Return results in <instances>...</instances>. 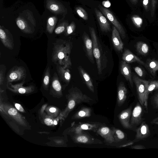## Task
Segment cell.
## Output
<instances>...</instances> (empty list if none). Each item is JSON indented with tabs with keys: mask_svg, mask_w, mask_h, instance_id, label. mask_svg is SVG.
<instances>
[{
	"mask_svg": "<svg viewBox=\"0 0 158 158\" xmlns=\"http://www.w3.org/2000/svg\"><path fill=\"white\" fill-rule=\"evenodd\" d=\"M158 89V81L153 80L149 82L145 91L144 97V105L148 113V101L149 94L152 91Z\"/></svg>",
	"mask_w": 158,
	"mask_h": 158,
	"instance_id": "cell-20",
	"label": "cell"
},
{
	"mask_svg": "<svg viewBox=\"0 0 158 158\" xmlns=\"http://www.w3.org/2000/svg\"><path fill=\"white\" fill-rule=\"evenodd\" d=\"M73 139L76 143L79 144H91L102 143L100 140L95 139L83 132L80 134L74 135Z\"/></svg>",
	"mask_w": 158,
	"mask_h": 158,
	"instance_id": "cell-8",
	"label": "cell"
},
{
	"mask_svg": "<svg viewBox=\"0 0 158 158\" xmlns=\"http://www.w3.org/2000/svg\"><path fill=\"white\" fill-rule=\"evenodd\" d=\"M16 24L19 28L24 33L27 34H31L32 33L31 28L22 20H17L16 21Z\"/></svg>",
	"mask_w": 158,
	"mask_h": 158,
	"instance_id": "cell-30",
	"label": "cell"
},
{
	"mask_svg": "<svg viewBox=\"0 0 158 158\" xmlns=\"http://www.w3.org/2000/svg\"><path fill=\"white\" fill-rule=\"evenodd\" d=\"M150 123L152 124L158 125V117L152 120Z\"/></svg>",
	"mask_w": 158,
	"mask_h": 158,
	"instance_id": "cell-46",
	"label": "cell"
},
{
	"mask_svg": "<svg viewBox=\"0 0 158 158\" xmlns=\"http://www.w3.org/2000/svg\"><path fill=\"white\" fill-rule=\"evenodd\" d=\"M102 4L103 6L105 7H108L110 6V2L108 1H105L103 2Z\"/></svg>",
	"mask_w": 158,
	"mask_h": 158,
	"instance_id": "cell-47",
	"label": "cell"
},
{
	"mask_svg": "<svg viewBox=\"0 0 158 158\" xmlns=\"http://www.w3.org/2000/svg\"><path fill=\"white\" fill-rule=\"evenodd\" d=\"M6 70L5 66L3 64H1L0 67V84L1 85L2 84L4 80Z\"/></svg>",
	"mask_w": 158,
	"mask_h": 158,
	"instance_id": "cell-37",
	"label": "cell"
},
{
	"mask_svg": "<svg viewBox=\"0 0 158 158\" xmlns=\"http://www.w3.org/2000/svg\"><path fill=\"white\" fill-rule=\"evenodd\" d=\"M53 124L54 125H56L57 124V122L56 121H54V122H53Z\"/></svg>",
	"mask_w": 158,
	"mask_h": 158,
	"instance_id": "cell-50",
	"label": "cell"
},
{
	"mask_svg": "<svg viewBox=\"0 0 158 158\" xmlns=\"http://www.w3.org/2000/svg\"><path fill=\"white\" fill-rule=\"evenodd\" d=\"M91 109L90 108L82 107L74 115L73 119H79L90 117L91 115Z\"/></svg>",
	"mask_w": 158,
	"mask_h": 158,
	"instance_id": "cell-24",
	"label": "cell"
},
{
	"mask_svg": "<svg viewBox=\"0 0 158 158\" xmlns=\"http://www.w3.org/2000/svg\"><path fill=\"white\" fill-rule=\"evenodd\" d=\"M153 103L156 107L158 108V92L153 96Z\"/></svg>",
	"mask_w": 158,
	"mask_h": 158,
	"instance_id": "cell-40",
	"label": "cell"
},
{
	"mask_svg": "<svg viewBox=\"0 0 158 158\" xmlns=\"http://www.w3.org/2000/svg\"><path fill=\"white\" fill-rule=\"evenodd\" d=\"M136 134L133 143L144 140L149 137L151 132L149 126L145 121H143L140 126L136 130Z\"/></svg>",
	"mask_w": 158,
	"mask_h": 158,
	"instance_id": "cell-9",
	"label": "cell"
},
{
	"mask_svg": "<svg viewBox=\"0 0 158 158\" xmlns=\"http://www.w3.org/2000/svg\"><path fill=\"white\" fill-rule=\"evenodd\" d=\"M48 7L50 10L55 12H59L61 11L62 10L61 6L56 3L53 2L50 4L49 5H48Z\"/></svg>",
	"mask_w": 158,
	"mask_h": 158,
	"instance_id": "cell-36",
	"label": "cell"
},
{
	"mask_svg": "<svg viewBox=\"0 0 158 158\" xmlns=\"http://www.w3.org/2000/svg\"><path fill=\"white\" fill-rule=\"evenodd\" d=\"M56 69L60 79L63 81L69 83L71 78V75L69 70L68 69H64L60 65H57Z\"/></svg>",
	"mask_w": 158,
	"mask_h": 158,
	"instance_id": "cell-21",
	"label": "cell"
},
{
	"mask_svg": "<svg viewBox=\"0 0 158 158\" xmlns=\"http://www.w3.org/2000/svg\"><path fill=\"white\" fill-rule=\"evenodd\" d=\"M50 73L49 66H48L45 71L43 79V84L44 87L47 88L50 81Z\"/></svg>",
	"mask_w": 158,
	"mask_h": 158,
	"instance_id": "cell-31",
	"label": "cell"
},
{
	"mask_svg": "<svg viewBox=\"0 0 158 158\" xmlns=\"http://www.w3.org/2000/svg\"><path fill=\"white\" fill-rule=\"evenodd\" d=\"M49 111L52 113H53L56 111V109L54 107H52L50 109Z\"/></svg>",
	"mask_w": 158,
	"mask_h": 158,
	"instance_id": "cell-49",
	"label": "cell"
},
{
	"mask_svg": "<svg viewBox=\"0 0 158 158\" xmlns=\"http://www.w3.org/2000/svg\"><path fill=\"white\" fill-rule=\"evenodd\" d=\"M83 39L87 56L90 62L94 64V56L92 40L90 38L88 35L85 32H84L83 34Z\"/></svg>",
	"mask_w": 158,
	"mask_h": 158,
	"instance_id": "cell-14",
	"label": "cell"
},
{
	"mask_svg": "<svg viewBox=\"0 0 158 158\" xmlns=\"http://www.w3.org/2000/svg\"><path fill=\"white\" fill-rule=\"evenodd\" d=\"M134 70L137 74L140 77H143L144 75V73L142 69L139 67L134 68Z\"/></svg>",
	"mask_w": 158,
	"mask_h": 158,
	"instance_id": "cell-39",
	"label": "cell"
},
{
	"mask_svg": "<svg viewBox=\"0 0 158 158\" xmlns=\"http://www.w3.org/2000/svg\"><path fill=\"white\" fill-rule=\"evenodd\" d=\"M134 24L138 28H140L143 23V20L141 18L137 16L133 15L131 18Z\"/></svg>",
	"mask_w": 158,
	"mask_h": 158,
	"instance_id": "cell-33",
	"label": "cell"
},
{
	"mask_svg": "<svg viewBox=\"0 0 158 158\" xmlns=\"http://www.w3.org/2000/svg\"><path fill=\"white\" fill-rule=\"evenodd\" d=\"M24 82H22L21 83L17 84L15 85L10 84L11 86L14 88L15 90H16L19 93L24 94L28 90L31 91L33 89V86H29L27 87H23V85Z\"/></svg>",
	"mask_w": 158,
	"mask_h": 158,
	"instance_id": "cell-27",
	"label": "cell"
},
{
	"mask_svg": "<svg viewBox=\"0 0 158 158\" xmlns=\"http://www.w3.org/2000/svg\"><path fill=\"white\" fill-rule=\"evenodd\" d=\"M145 67L153 76H155L158 71V60L154 59H148L146 62Z\"/></svg>",
	"mask_w": 158,
	"mask_h": 158,
	"instance_id": "cell-23",
	"label": "cell"
},
{
	"mask_svg": "<svg viewBox=\"0 0 158 158\" xmlns=\"http://www.w3.org/2000/svg\"><path fill=\"white\" fill-rule=\"evenodd\" d=\"M76 13L81 18L85 20H87L88 19V15L85 10L81 7H77L75 9Z\"/></svg>",
	"mask_w": 158,
	"mask_h": 158,
	"instance_id": "cell-32",
	"label": "cell"
},
{
	"mask_svg": "<svg viewBox=\"0 0 158 158\" xmlns=\"http://www.w3.org/2000/svg\"><path fill=\"white\" fill-rule=\"evenodd\" d=\"M127 93V89L124 83L120 82L118 87L117 94V103L118 106H121L125 102Z\"/></svg>",
	"mask_w": 158,
	"mask_h": 158,
	"instance_id": "cell-18",
	"label": "cell"
},
{
	"mask_svg": "<svg viewBox=\"0 0 158 158\" xmlns=\"http://www.w3.org/2000/svg\"><path fill=\"white\" fill-rule=\"evenodd\" d=\"M78 69L88 88L91 92H94V86L89 76L81 66H79Z\"/></svg>",
	"mask_w": 158,
	"mask_h": 158,
	"instance_id": "cell-22",
	"label": "cell"
},
{
	"mask_svg": "<svg viewBox=\"0 0 158 158\" xmlns=\"http://www.w3.org/2000/svg\"><path fill=\"white\" fill-rule=\"evenodd\" d=\"M8 112L9 114L11 115H14L17 114V112L15 109L11 108L9 110Z\"/></svg>",
	"mask_w": 158,
	"mask_h": 158,
	"instance_id": "cell-44",
	"label": "cell"
},
{
	"mask_svg": "<svg viewBox=\"0 0 158 158\" xmlns=\"http://www.w3.org/2000/svg\"><path fill=\"white\" fill-rule=\"evenodd\" d=\"M26 76V70L22 66H15L11 68L7 75V83L25 79Z\"/></svg>",
	"mask_w": 158,
	"mask_h": 158,
	"instance_id": "cell-5",
	"label": "cell"
},
{
	"mask_svg": "<svg viewBox=\"0 0 158 158\" xmlns=\"http://www.w3.org/2000/svg\"><path fill=\"white\" fill-rule=\"evenodd\" d=\"M131 2L133 5H136L138 2V0H129Z\"/></svg>",
	"mask_w": 158,
	"mask_h": 158,
	"instance_id": "cell-48",
	"label": "cell"
},
{
	"mask_svg": "<svg viewBox=\"0 0 158 158\" xmlns=\"http://www.w3.org/2000/svg\"><path fill=\"white\" fill-rule=\"evenodd\" d=\"M0 39L4 46L10 50L13 49L14 44L12 35L8 30L1 26L0 28Z\"/></svg>",
	"mask_w": 158,
	"mask_h": 158,
	"instance_id": "cell-11",
	"label": "cell"
},
{
	"mask_svg": "<svg viewBox=\"0 0 158 158\" xmlns=\"http://www.w3.org/2000/svg\"><path fill=\"white\" fill-rule=\"evenodd\" d=\"M95 12L100 29L103 32H107L111 30L110 26L107 18L99 10L95 8Z\"/></svg>",
	"mask_w": 158,
	"mask_h": 158,
	"instance_id": "cell-13",
	"label": "cell"
},
{
	"mask_svg": "<svg viewBox=\"0 0 158 158\" xmlns=\"http://www.w3.org/2000/svg\"><path fill=\"white\" fill-rule=\"evenodd\" d=\"M70 98L68 103L69 111L73 109L77 105L81 102H89L93 100L83 94L78 89L75 88L70 94Z\"/></svg>",
	"mask_w": 158,
	"mask_h": 158,
	"instance_id": "cell-2",
	"label": "cell"
},
{
	"mask_svg": "<svg viewBox=\"0 0 158 158\" xmlns=\"http://www.w3.org/2000/svg\"><path fill=\"white\" fill-rule=\"evenodd\" d=\"M114 142H118L123 140L125 137L124 133L121 130L113 128L112 129Z\"/></svg>",
	"mask_w": 158,
	"mask_h": 158,
	"instance_id": "cell-28",
	"label": "cell"
},
{
	"mask_svg": "<svg viewBox=\"0 0 158 158\" xmlns=\"http://www.w3.org/2000/svg\"><path fill=\"white\" fill-rule=\"evenodd\" d=\"M52 60L54 64L60 65L64 69L72 65L70 54L72 44L68 41L58 39L53 43Z\"/></svg>",
	"mask_w": 158,
	"mask_h": 158,
	"instance_id": "cell-1",
	"label": "cell"
},
{
	"mask_svg": "<svg viewBox=\"0 0 158 158\" xmlns=\"http://www.w3.org/2000/svg\"><path fill=\"white\" fill-rule=\"evenodd\" d=\"M131 148L132 149H145L146 148L144 146L141 144H137L132 146Z\"/></svg>",
	"mask_w": 158,
	"mask_h": 158,
	"instance_id": "cell-41",
	"label": "cell"
},
{
	"mask_svg": "<svg viewBox=\"0 0 158 158\" xmlns=\"http://www.w3.org/2000/svg\"><path fill=\"white\" fill-rule=\"evenodd\" d=\"M140 104L137 103L132 112L130 123L133 127L140 124L143 120L142 118L143 109Z\"/></svg>",
	"mask_w": 158,
	"mask_h": 158,
	"instance_id": "cell-10",
	"label": "cell"
},
{
	"mask_svg": "<svg viewBox=\"0 0 158 158\" xmlns=\"http://www.w3.org/2000/svg\"><path fill=\"white\" fill-rule=\"evenodd\" d=\"M122 59L127 63L136 62L145 67L146 63L127 49H125L123 53Z\"/></svg>",
	"mask_w": 158,
	"mask_h": 158,
	"instance_id": "cell-19",
	"label": "cell"
},
{
	"mask_svg": "<svg viewBox=\"0 0 158 158\" xmlns=\"http://www.w3.org/2000/svg\"><path fill=\"white\" fill-rule=\"evenodd\" d=\"M68 23L66 22L62 23L58 26L55 30V33L56 34H60L66 31Z\"/></svg>",
	"mask_w": 158,
	"mask_h": 158,
	"instance_id": "cell-34",
	"label": "cell"
},
{
	"mask_svg": "<svg viewBox=\"0 0 158 158\" xmlns=\"http://www.w3.org/2000/svg\"><path fill=\"white\" fill-rule=\"evenodd\" d=\"M96 132L107 142L111 143L114 142L112 130L108 127L102 126L99 128Z\"/></svg>",
	"mask_w": 158,
	"mask_h": 158,
	"instance_id": "cell-17",
	"label": "cell"
},
{
	"mask_svg": "<svg viewBox=\"0 0 158 158\" xmlns=\"http://www.w3.org/2000/svg\"><path fill=\"white\" fill-rule=\"evenodd\" d=\"M76 24L74 22H72L67 26L66 31H65V35L68 36L72 33L76 29Z\"/></svg>",
	"mask_w": 158,
	"mask_h": 158,
	"instance_id": "cell-35",
	"label": "cell"
},
{
	"mask_svg": "<svg viewBox=\"0 0 158 158\" xmlns=\"http://www.w3.org/2000/svg\"><path fill=\"white\" fill-rule=\"evenodd\" d=\"M132 107L122 111L118 115V119L122 126L125 129L133 130V127L130 123V119L132 113Z\"/></svg>",
	"mask_w": 158,
	"mask_h": 158,
	"instance_id": "cell-12",
	"label": "cell"
},
{
	"mask_svg": "<svg viewBox=\"0 0 158 158\" xmlns=\"http://www.w3.org/2000/svg\"><path fill=\"white\" fill-rule=\"evenodd\" d=\"M151 15L152 17L154 16L156 5L157 3V0H151Z\"/></svg>",
	"mask_w": 158,
	"mask_h": 158,
	"instance_id": "cell-38",
	"label": "cell"
},
{
	"mask_svg": "<svg viewBox=\"0 0 158 158\" xmlns=\"http://www.w3.org/2000/svg\"><path fill=\"white\" fill-rule=\"evenodd\" d=\"M98 7L103 15L116 28L122 38H125L126 33L124 28L112 12L108 9L100 5H99Z\"/></svg>",
	"mask_w": 158,
	"mask_h": 158,
	"instance_id": "cell-6",
	"label": "cell"
},
{
	"mask_svg": "<svg viewBox=\"0 0 158 158\" xmlns=\"http://www.w3.org/2000/svg\"><path fill=\"white\" fill-rule=\"evenodd\" d=\"M16 108L21 112H24V110L20 104L18 103H16L15 104Z\"/></svg>",
	"mask_w": 158,
	"mask_h": 158,
	"instance_id": "cell-45",
	"label": "cell"
},
{
	"mask_svg": "<svg viewBox=\"0 0 158 158\" xmlns=\"http://www.w3.org/2000/svg\"><path fill=\"white\" fill-rule=\"evenodd\" d=\"M51 86L52 89L56 92H60L61 90V86L59 77L56 72L54 73L51 80Z\"/></svg>",
	"mask_w": 158,
	"mask_h": 158,
	"instance_id": "cell-26",
	"label": "cell"
},
{
	"mask_svg": "<svg viewBox=\"0 0 158 158\" xmlns=\"http://www.w3.org/2000/svg\"><path fill=\"white\" fill-rule=\"evenodd\" d=\"M102 126H103V123L97 122H88L80 123L73 126L71 131L74 135L80 134L85 130L96 132L99 128Z\"/></svg>",
	"mask_w": 158,
	"mask_h": 158,
	"instance_id": "cell-4",
	"label": "cell"
},
{
	"mask_svg": "<svg viewBox=\"0 0 158 158\" xmlns=\"http://www.w3.org/2000/svg\"><path fill=\"white\" fill-rule=\"evenodd\" d=\"M57 20L55 17H50L47 22L46 30L48 33L52 34L55 27Z\"/></svg>",
	"mask_w": 158,
	"mask_h": 158,
	"instance_id": "cell-29",
	"label": "cell"
},
{
	"mask_svg": "<svg viewBox=\"0 0 158 158\" xmlns=\"http://www.w3.org/2000/svg\"><path fill=\"white\" fill-rule=\"evenodd\" d=\"M149 0H143V7L146 11L148 10L149 8Z\"/></svg>",
	"mask_w": 158,
	"mask_h": 158,
	"instance_id": "cell-43",
	"label": "cell"
},
{
	"mask_svg": "<svg viewBox=\"0 0 158 158\" xmlns=\"http://www.w3.org/2000/svg\"><path fill=\"white\" fill-rule=\"evenodd\" d=\"M120 70L121 74L130 83L131 86L133 87V82L132 77L131 70L128 64L123 60L120 63Z\"/></svg>",
	"mask_w": 158,
	"mask_h": 158,
	"instance_id": "cell-15",
	"label": "cell"
},
{
	"mask_svg": "<svg viewBox=\"0 0 158 158\" xmlns=\"http://www.w3.org/2000/svg\"><path fill=\"white\" fill-rule=\"evenodd\" d=\"M137 51L140 54L145 56L147 55L149 51L148 45L142 41L137 42L135 45Z\"/></svg>",
	"mask_w": 158,
	"mask_h": 158,
	"instance_id": "cell-25",
	"label": "cell"
},
{
	"mask_svg": "<svg viewBox=\"0 0 158 158\" xmlns=\"http://www.w3.org/2000/svg\"><path fill=\"white\" fill-rule=\"evenodd\" d=\"M112 41L115 49L119 52H122L123 48V44L121 39L119 33L116 28L113 27Z\"/></svg>",
	"mask_w": 158,
	"mask_h": 158,
	"instance_id": "cell-16",
	"label": "cell"
},
{
	"mask_svg": "<svg viewBox=\"0 0 158 158\" xmlns=\"http://www.w3.org/2000/svg\"><path fill=\"white\" fill-rule=\"evenodd\" d=\"M132 80L136 87L139 102L141 105L143 106L145 91L149 81L141 79L135 75H133Z\"/></svg>",
	"mask_w": 158,
	"mask_h": 158,
	"instance_id": "cell-7",
	"label": "cell"
},
{
	"mask_svg": "<svg viewBox=\"0 0 158 158\" xmlns=\"http://www.w3.org/2000/svg\"><path fill=\"white\" fill-rule=\"evenodd\" d=\"M44 123L47 126H51L53 123L52 119L49 118H46L44 120Z\"/></svg>",
	"mask_w": 158,
	"mask_h": 158,
	"instance_id": "cell-42",
	"label": "cell"
},
{
	"mask_svg": "<svg viewBox=\"0 0 158 158\" xmlns=\"http://www.w3.org/2000/svg\"><path fill=\"white\" fill-rule=\"evenodd\" d=\"M89 29L92 42L93 55L95 59L98 73L99 74H101L102 73V70L101 57L98 37L94 28L89 27Z\"/></svg>",
	"mask_w": 158,
	"mask_h": 158,
	"instance_id": "cell-3",
	"label": "cell"
}]
</instances>
